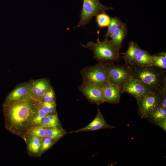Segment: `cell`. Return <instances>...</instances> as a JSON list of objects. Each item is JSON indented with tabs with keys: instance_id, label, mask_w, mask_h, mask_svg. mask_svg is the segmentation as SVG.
<instances>
[{
	"instance_id": "cell-1",
	"label": "cell",
	"mask_w": 166,
	"mask_h": 166,
	"mask_svg": "<svg viewBox=\"0 0 166 166\" xmlns=\"http://www.w3.org/2000/svg\"><path fill=\"white\" fill-rule=\"evenodd\" d=\"M36 99L31 97L3 105L8 131L19 135L27 128L38 112Z\"/></svg>"
},
{
	"instance_id": "cell-2",
	"label": "cell",
	"mask_w": 166,
	"mask_h": 166,
	"mask_svg": "<svg viewBox=\"0 0 166 166\" xmlns=\"http://www.w3.org/2000/svg\"><path fill=\"white\" fill-rule=\"evenodd\" d=\"M132 76L141 81L150 90L159 92L166 82V70L153 67L128 65Z\"/></svg>"
},
{
	"instance_id": "cell-3",
	"label": "cell",
	"mask_w": 166,
	"mask_h": 166,
	"mask_svg": "<svg viewBox=\"0 0 166 166\" xmlns=\"http://www.w3.org/2000/svg\"><path fill=\"white\" fill-rule=\"evenodd\" d=\"M82 47L88 49L93 52V57L98 63L106 65L117 61L120 57V51L117 49L112 40L105 38L100 41L98 37L97 42L92 41L86 45L80 44Z\"/></svg>"
},
{
	"instance_id": "cell-4",
	"label": "cell",
	"mask_w": 166,
	"mask_h": 166,
	"mask_svg": "<svg viewBox=\"0 0 166 166\" xmlns=\"http://www.w3.org/2000/svg\"><path fill=\"white\" fill-rule=\"evenodd\" d=\"M105 64L98 63L85 67L80 71L82 83L90 84L103 88L109 81Z\"/></svg>"
},
{
	"instance_id": "cell-5",
	"label": "cell",
	"mask_w": 166,
	"mask_h": 166,
	"mask_svg": "<svg viewBox=\"0 0 166 166\" xmlns=\"http://www.w3.org/2000/svg\"><path fill=\"white\" fill-rule=\"evenodd\" d=\"M101 3L99 0H83L80 12V19L74 29L84 26L88 24L91 19L98 14L106 10L113 9Z\"/></svg>"
},
{
	"instance_id": "cell-6",
	"label": "cell",
	"mask_w": 166,
	"mask_h": 166,
	"mask_svg": "<svg viewBox=\"0 0 166 166\" xmlns=\"http://www.w3.org/2000/svg\"><path fill=\"white\" fill-rule=\"evenodd\" d=\"M105 66L109 81L121 88L124 82L132 77L128 65H116L113 63Z\"/></svg>"
},
{
	"instance_id": "cell-7",
	"label": "cell",
	"mask_w": 166,
	"mask_h": 166,
	"mask_svg": "<svg viewBox=\"0 0 166 166\" xmlns=\"http://www.w3.org/2000/svg\"><path fill=\"white\" fill-rule=\"evenodd\" d=\"M136 100L138 113L141 118L145 119L159 104L160 95L159 92L150 91Z\"/></svg>"
},
{
	"instance_id": "cell-8",
	"label": "cell",
	"mask_w": 166,
	"mask_h": 166,
	"mask_svg": "<svg viewBox=\"0 0 166 166\" xmlns=\"http://www.w3.org/2000/svg\"><path fill=\"white\" fill-rule=\"evenodd\" d=\"M152 91L141 81L132 77L128 79L121 87L122 93L130 94L136 99Z\"/></svg>"
},
{
	"instance_id": "cell-9",
	"label": "cell",
	"mask_w": 166,
	"mask_h": 166,
	"mask_svg": "<svg viewBox=\"0 0 166 166\" xmlns=\"http://www.w3.org/2000/svg\"><path fill=\"white\" fill-rule=\"evenodd\" d=\"M79 89L91 103L99 105L105 102L102 88L93 84L82 83Z\"/></svg>"
},
{
	"instance_id": "cell-10",
	"label": "cell",
	"mask_w": 166,
	"mask_h": 166,
	"mask_svg": "<svg viewBox=\"0 0 166 166\" xmlns=\"http://www.w3.org/2000/svg\"><path fill=\"white\" fill-rule=\"evenodd\" d=\"M105 102L116 104L120 101L121 88L109 81L102 88Z\"/></svg>"
},
{
	"instance_id": "cell-11",
	"label": "cell",
	"mask_w": 166,
	"mask_h": 166,
	"mask_svg": "<svg viewBox=\"0 0 166 166\" xmlns=\"http://www.w3.org/2000/svg\"><path fill=\"white\" fill-rule=\"evenodd\" d=\"M31 97L29 84H24L18 86L9 94L3 105Z\"/></svg>"
},
{
	"instance_id": "cell-12",
	"label": "cell",
	"mask_w": 166,
	"mask_h": 166,
	"mask_svg": "<svg viewBox=\"0 0 166 166\" xmlns=\"http://www.w3.org/2000/svg\"><path fill=\"white\" fill-rule=\"evenodd\" d=\"M115 127L109 124L105 120L104 116L98 109L97 113L94 120L86 126L69 133L77 132L89 131H95L103 128H115Z\"/></svg>"
},
{
	"instance_id": "cell-13",
	"label": "cell",
	"mask_w": 166,
	"mask_h": 166,
	"mask_svg": "<svg viewBox=\"0 0 166 166\" xmlns=\"http://www.w3.org/2000/svg\"><path fill=\"white\" fill-rule=\"evenodd\" d=\"M29 85L31 95L36 99H39L51 88L49 81L45 79L35 80Z\"/></svg>"
},
{
	"instance_id": "cell-14",
	"label": "cell",
	"mask_w": 166,
	"mask_h": 166,
	"mask_svg": "<svg viewBox=\"0 0 166 166\" xmlns=\"http://www.w3.org/2000/svg\"><path fill=\"white\" fill-rule=\"evenodd\" d=\"M141 49L138 45L133 41H130L127 49L122 53V57L126 65L135 64L137 57Z\"/></svg>"
},
{
	"instance_id": "cell-15",
	"label": "cell",
	"mask_w": 166,
	"mask_h": 166,
	"mask_svg": "<svg viewBox=\"0 0 166 166\" xmlns=\"http://www.w3.org/2000/svg\"><path fill=\"white\" fill-rule=\"evenodd\" d=\"M128 29L126 23L123 22L112 34L110 38L120 51L123 42L127 36Z\"/></svg>"
},
{
	"instance_id": "cell-16",
	"label": "cell",
	"mask_w": 166,
	"mask_h": 166,
	"mask_svg": "<svg viewBox=\"0 0 166 166\" xmlns=\"http://www.w3.org/2000/svg\"><path fill=\"white\" fill-rule=\"evenodd\" d=\"M166 118V108L160 104L156 108L145 118L149 122L155 124L159 121Z\"/></svg>"
},
{
	"instance_id": "cell-17",
	"label": "cell",
	"mask_w": 166,
	"mask_h": 166,
	"mask_svg": "<svg viewBox=\"0 0 166 166\" xmlns=\"http://www.w3.org/2000/svg\"><path fill=\"white\" fill-rule=\"evenodd\" d=\"M152 56L147 50L141 49L136 58L135 64L141 67L152 66Z\"/></svg>"
},
{
	"instance_id": "cell-18",
	"label": "cell",
	"mask_w": 166,
	"mask_h": 166,
	"mask_svg": "<svg viewBox=\"0 0 166 166\" xmlns=\"http://www.w3.org/2000/svg\"><path fill=\"white\" fill-rule=\"evenodd\" d=\"M41 125L46 128L61 127L57 114L46 115L43 118Z\"/></svg>"
},
{
	"instance_id": "cell-19",
	"label": "cell",
	"mask_w": 166,
	"mask_h": 166,
	"mask_svg": "<svg viewBox=\"0 0 166 166\" xmlns=\"http://www.w3.org/2000/svg\"><path fill=\"white\" fill-rule=\"evenodd\" d=\"M152 66L166 69V53L162 52L152 55Z\"/></svg>"
},
{
	"instance_id": "cell-20",
	"label": "cell",
	"mask_w": 166,
	"mask_h": 166,
	"mask_svg": "<svg viewBox=\"0 0 166 166\" xmlns=\"http://www.w3.org/2000/svg\"><path fill=\"white\" fill-rule=\"evenodd\" d=\"M31 137L29 140L28 148L30 152L33 154L39 153L43 138L34 136Z\"/></svg>"
},
{
	"instance_id": "cell-21",
	"label": "cell",
	"mask_w": 166,
	"mask_h": 166,
	"mask_svg": "<svg viewBox=\"0 0 166 166\" xmlns=\"http://www.w3.org/2000/svg\"><path fill=\"white\" fill-rule=\"evenodd\" d=\"M66 132L61 127L47 128L45 137L56 140L63 137Z\"/></svg>"
},
{
	"instance_id": "cell-22",
	"label": "cell",
	"mask_w": 166,
	"mask_h": 166,
	"mask_svg": "<svg viewBox=\"0 0 166 166\" xmlns=\"http://www.w3.org/2000/svg\"><path fill=\"white\" fill-rule=\"evenodd\" d=\"M123 22L120 19L117 17H110V22L108 26L107 31L104 36L105 38L110 37L115 30Z\"/></svg>"
},
{
	"instance_id": "cell-23",
	"label": "cell",
	"mask_w": 166,
	"mask_h": 166,
	"mask_svg": "<svg viewBox=\"0 0 166 166\" xmlns=\"http://www.w3.org/2000/svg\"><path fill=\"white\" fill-rule=\"evenodd\" d=\"M110 17L105 12L98 14L96 16V21L99 27H108L110 22Z\"/></svg>"
},
{
	"instance_id": "cell-24",
	"label": "cell",
	"mask_w": 166,
	"mask_h": 166,
	"mask_svg": "<svg viewBox=\"0 0 166 166\" xmlns=\"http://www.w3.org/2000/svg\"><path fill=\"white\" fill-rule=\"evenodd\" d=\"M39 104L40 107L47 115L54 114L56 112V105L55 102H49L40 101Z\"/></svg>"
},
{
	"instance_id": "cell-25",
	"label": "cell",
	"mask_w": 166,
	"mask_h": 166,
	"mask_svg": "<svg viewBox=\"0 0 166 166\" xmlns=\"http://www.w3.org/2000/svg\"><path fill=\"white\" fill-rule=\"evenodd\" d=\"M47 129V128L41 126H37L31 130L30 135L31 136H34L43 138L45 137Z\"/></svg>"
},
{
	"instance_id": "cell-26",
	"label": "cell",
	"mask_w": 166,
	"mask_h": 166,
	"mask_svg": "<svg viewBox=\"0 0 166 166\" xmlns=\"http://www.w3.org/2000/svg\"><path fill=\"white\" fill-rule=\"evenodd\" d=\"M55 95L53 89L51 88L47 91L39 99L40 101L49 102H55Z\"/></svg>"
},
{
	"instance_id": "cell-27",
	"label": "cell",
	"mask_w": 166,
	"mask_h": 166,
	"mask_svg": "<svg viewBox=\"0 0 166 166\" xmlns=\"http://www.w3.org/2000/svg\"><path fill=\"white\" fill-rule=\"evenodd\" d=\"M47 115L40 106L38 113L33 118L32 123L35 125L41 124L43 118Z\"/></svg>"
},
{
	"instance_id": "cell-28",
	"label": "cell",
	"mask_w": 166,
	"mask_h": 166,
	"mask_svg": "<svg viewBox=\"0 0 166 166\" xmlns=\"http://www.w3.org/2000/svg\"><path fill=\"white\" fill-rule=\"evenodd\" d=\"M56 140L45 137L43 139L40 152L42 153L48 149L55 142Z\"/></svg>"
},
{
	"instance_id": "cell-29",
	"label": "cell",
	"mask_w": 166,
	"mask_h": 166,
	"mask_svg": "<svg viewBox=\"0 0 166 166\" xmlns=\"http://www.w3.org/2000/svg\"><path fill=\"white\" fill-rule=\"evenodd\" d=\"M159 93L160 98L159 104L166 108V82L164 84Z\"/></svg>"
},
{
	"instance_id": "cell-30",
	"label": "cell",
	"mask_w": 166,
	"mask_h": 166,
	"mask_svg": "<svg viewBox=\"0 0 166 166\" xmlns=\"http://www.w3.org/2000/svg\"><path fill=\"white\" fill-rule=\"evenodd\" d=\"M156 125L159 126L162 128L165 132L166 131V118L163 119L156 124Z\"/></svg>"
}]
</instances>
